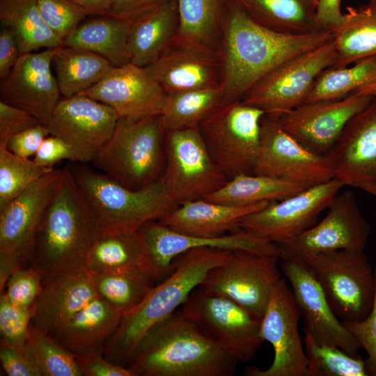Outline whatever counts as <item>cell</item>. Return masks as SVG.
I'll return each instance as SVG.
<instances>
[{"instance_id":"55","label":"cell","mask_w":376,"mask_h":376,"mask_svg":"<svg viewBox=\"0 0 376 376\" xmlns=\"http://www.w3.org/2000/svg\"><path fill=\"white\" fill-rule=\"evenodd\" d=\"M341 0H318V18L324 29H330L342 19Z\"/></svg>"},{"instance_id":"32","label":"cell","mask_w":376,"mask_h":376,"mask_svg":"<svg viewBox=\"0 0 376 376\" xmlns=\"http://www.w3.org/2000/svg\"><path fill=\"white\" fill-rule=\"evenodd\" d=\"M329 30L337 52L332 68H343L376 56V0L347 7L341 21Z\"/></svg>"},{"instance_id":"39","label":"cell","mask_w":376,"mask_h":376,"mask_svg":"<svg viewBox=\"0 0 376 376\" xmlns=\"http://www.w3.org/2000/svg\"><path fill=\"white\" fill-rule=\"evenodd\" d=\"M376 82V56L343 68H328L315 79L305 102L345 97Z\"/></svg>"},{"instance_id":"4","label":"cell","mask_w":376,"mask_h":376,"mask_svg":"<svg viewBox=\"0 0 376 376\" xmlns=\"http://www.w3.org/2000/svg\"><path fill=\"white\" fill-rule=\"evenodd\" d=\"M231 250L194 248L180 254L169 276L154 285L143 300L124 313L109 340L103 356L114 364L127 367L132 352L146 333L182 306L207 273L226 263Z\"/></svg>"},{"instance_id":"46","label":"cell","mask_w":376,"mask_h":376,"mask_svg":"<svg viewBox=\"0 0 376 376\" xmlns=\"http://www.w3.org/2000/svg\"><path fill=\"white\" fill-rule=\"evenodd\" d=\"M42 286L43 279L39 270L32 265H25L13 272L3 293L12 303L31 307L33 306Z\"/></svg>"},{"instance_id":"41","label":"cell","mask_w":376,"mask_h":376,"mask_svg":"<svg viewBox=\"0 0 376 376\" xmlns=\"http://www.w3.org/2000/svg\"><path fill=\"white\" fill-rule=\"evenodd\" d=\"M304 343L309 376H368L365 361L359 356L352 357L338 347L320 345L308 334Z\"/></svg>"},{"instance_id":"2","label":"cell","mask_w":376,"mask_h":376,"mask_svg":"<svg viewBox=\"0 0 376 376\" xmlns=\"http://www.w3.org/2000/svg\"><path fill=\"white\" fill-rule=\"evenodd\" d=\"M101 229L68 166L35 234L26 263L43 282L85 267L86 256Z\"/></svg>"},{"instance_id":"56","label":"cell","mask_w":376,"mask_h":376,"mask_svg":"<svg viewBox=\"0 0 376 376\" xmlns=\"http://www.w3.org/2000/svg\"><path fill=\"white\" fill-rule=\"evenodd\" d=\"M86 16H108L113 0H66Z\"/></svg>"},{"instance_id":"6","label":"cell","mask_w":376,"mask_h":376,"mask_svg":"<svg viewBox=\"0 0 376 376\" xmlns=\"http://www.w3.org/2000/svg\"><path fill=\"white\" fill-rule=\"evenodd\" d=\"M165 136L160 115L138 120L119 118L93 163L123 186L132 190L144 189L164 174Z\"/></svg>"},{"instance_id":"14","label":"cell","mask_w":376,"mask_h":376,"mask_svg":"<svg viewBox=\"0 0 376 376\" xmlns=\"http://www.w3.org/2000/svg\"><path fill=\"white\" fill-rule=\"evenodd\" d=\"M253 175L308 187L334 178L326 156L311 151L288 134L279 116L266 113L260 123V147Z\"/></svg>"},{"instance_id":"49","label":"cell","mask_w":376,"mask_h":376,"mask_svg":"<svg viewBox=\"0 0 376 376\" xmlns=\"http://www.w3.org/2000/svg\"><path fill=\"white\" fill-rule=\"evenodd\" d=\"M40 123L28 112L0 100V145L16 134Z\"/></svg>"},{"instance_id":"44","label":"cell","mask_w":376,"mask_h":376,"mask_svg":"<svg viewBox=\"0 0 376 376\" xmlns=\"http://www.w3.org/2000/svg\"><path fill=\"white\" fill-rule=\"evenodd\" d=\"M33 306L24 307L12 303L3 294L0 297V333L1 340L12 344L26 343Z\"/></svg>"},{"instance_id":"18","label":"cell","mask_w":376,"mask_h":376,"mask_svg":"<svg viewBox=\"0 0 376 376\" xmlns=\"http://www.w3.org/2000/svg\"><path fill=\"white\" fill-rule=\"evenodd\" d=\"M327 209L320 222L292 241L279 244L281 260L335 249L364 251L370 228L359 210L353 192L338 193Z\"/></svg>"},{"instance_id":"8","label":"cell","mask_w":376,"mask_h":376,"mask_svg":"<svg viewBox=\"0 0 376 376\" xmlns=\"http://www.w3.org/2000/svg\"><path fill=\"white\" fill-rule=\"evenodd\" d=\"M265 114L237 100L219 104L201 123L199 129L212 157L229 180L253 174Z\"/></svg>"},{"instance_id":"37","label":"cell","mask_w":376,"mask_h":376,"mask_svg":"<svg viewBox=\"0 0 376 376\" xmlns=\"http://www.w3.org/2000/svg\"><path fill=\"white\" fill-rule=\"evenodd\" d=\"M308 187L279 178L241 174L230 179L221 188L207 195L203 199L214 203L242 206L263 201H279Z\"/></svg>"},{"instance_id":"10","label":"cell","mask_w":376,"mask_h":376,"mask_svg":"<svg viewBox=\"0 0 376 376\" xmlns=\"http://www.w3.org/2000/svg\"><path fill=\"white\" fill-rule=\"evenodd\" d=\"M338 58L334 40L293 57L260 79L241 100L266 114L280 116L305 102L319 74Z\"/></svg>"},{"instance_id":"13","label":"cell","mask_w":376,"mask_h":376,"mask_svg":"<svg viewBox=\"0 0 376 376\" xmlns=\"http://www.w3.org/2000/svg\"><path fill=\"white\" fill-rule=\"evenodd\" d=\"M343 186L333 178L291 197L270 202L262 210L242 217L238 228L277 244H286L317 224L320 214Z\"/></svg>"},{"instance_id":"15","label":"cell","mask_w":376,"mask_h":376,"mask_svg":"<svg viewBox=\"0 0 376 376\" xmlns=\"http://www.w3.org/2000/svg\"><path fill=\"white\" fill-rule=\"evenodd\" d=\"M62 174L63 170L53 169L0 210V263L13 269L28 265L27 256L35 234Z\"/></svg>"},{"instance_id":"48","label":"cell","mask_w":376,"mask_h":376,"mask_svg":"<svg viewBox=\"0 0 376 376\" xmlns=\"http://www.w3.org/2000/svg\"><path fill=\"white\" fill-rule=\"evenodd\" d=\"M376 276V265L375 266ZM368 354L365 367L368 376H376V295L370 314L359 321H342Z\"/></svg>"},{"instance_id":"16","label":"cell","mask_w":376,"mask_h":376,"mask_svg":"<svg viewBox=\"0 0 376 376\" xmlns=\"http://www.w3.org/2000/svg\"><path fill=\"white\" fill-rule=\"evenodd\" d=\"M119 116L109 106L83 94L63 97L47 123L50 135L73 150L75 162H93L111 136Z\"/></svg>"},{"instance_id":"22","label":"cell","mask_w":376,"mask_h":376,"mask_svg":"<svg viewBox=\"0 0 376 376\" xmlns=\"http://www.w3.org/2000/svg\"><path fill=\"white\" fill-rule=\"evenodd\" d=\"M326 157L334 178L370 192L376 183V97L348 121Z\"/></svg>"},{"instance_id":"5","label":"cell","mask_w":376,"mask_h":376,"mask_svg":"<svg viewBox=\"0 0 376 376\" xmlns=\"http://www.w3.org/2000/svg\"><path fill=\"white\" fill-rule=\"evenodd\" d=\"M68 167L102 233L137 231L178 205L162 178L144 189L132 190L86 166Z\"/></svg>"},{"instance_id":"54","label":"cell","mask_w":376,"mask_h":376,"mask_svg":"<svg viewBox=\"0 0 376 376\" xmlns=\"http://www.w3.org/2000/svg\"><path fill=\"white\" fill-rule=\"evenodd\" d=\"M21 55L13 31L2 26L0 31V79L11 71Z\"/></svg>"},{"instance_id":"20","label":"cell","mask_w":376,"mask_h":376,"mask_svg":"<svg viewBox=\"0 0 376 376\" xmlns=\"http://www.w3.org/2000/svg\"><path fill=\"white\" fill-rule=\"evenodd\" d=\"M373 98L354 93L338 100L306 102L279 118L283 128L300 143L326 156L348 121Z\"/></svg>"},{"instance_id":"17","label":"cell","mask_w":376,"mask_h":376,"mask_svg":"<svg viewBox=\"0 0 376 376\" xmlns=\"http://www.w3.org/2000/svg\"><path fill=\"white\" fill-rule=\"evenodd\" d=\"M300 315L292 289L281 279L261 318L260 336L274 352L272 365L265 370L251 368L250 376H309L308 360L298 330Z\"/></svg>"},{"instance_id":"9","label":"cell","mask_w":376,"mask_h":376,"mask_svg":"<svg viewBox=\"0 0 376 376\" xmlns=\"http://www.w3.org/2000/svg\"><path fill=\"white\" fill-rule=\"evenodd\" d=\"M181 306L186 318L238 362L252 359L264 341L261 319L226 297L198 286Z\"/></svg>"},{"instance_id":"21","label":"cell","mask_w":376,"mask_h":376,"mask_svg":"<svg viewBox=\"0 0 376 376\" xmlns=\"http://www.w3.org/2000/svg\"><path fill=\"white\" fill-rule=\"evenodd\" d=\"M56 48L21 54L0 83L1 101L28 112L44 125H47L61 100L52 71Z\"/></svg>"},{"instance_id":"23","label":"cell","mask_w":376,"mask_h":376,"mask_svg":"<svg viewBox=\"0 0 376 376\" xmlns=\"http://www.w3.org/2000/svg\"><path fill=\"white\" fill-rule=\"evenodd\" d=\"M145 241L158 279L169 275L173 262L180 254L194 248L213 247L228 250L276 255L281 257L279 244L255 236L244 230L217 237L191 236L175 231L157 221L144 224L139 230Z\"/></svg>"},{"instance_id":"19","label":"cell","mask_w":376,"mask_h":376,"mask_svg":"<svg viewBox=\"0 0 376 376\" xmlns=\"http://www.w3.org/2000/svg\"><path fill=\"white\" fill-rule=\"evenodd\" d=\"M281 269L289 281L304 334L320 345L338 347L352 357L361 348L358 340L339 321L326 296L304 263L298 258L282 259Z\"/></svg>"},{"instance_id":"50","label":"cell","mask_w":376,"mask_h":376,"mask_svg":"<svg viewBox=\"0 0 376 376\" xmlns=\"http://www.w3.org/2000/svg\"><path fill=\"white\" fill-rule=\"evenodd\" d=\"M49 135L47 125L39 123L13 136L7 143V148L19 157L29 159Z\"/></svg>"},{"instance_id":"42","label":"cell","mask_w":376,"mask_h":376,"mask_svg":"<svg viewBox=\"0 0 376 376\" xmlns=\"http://www.w3.org/2000/svg\"><path fill=\"white\" fill-rule=\"evenodd\" d=\"M53 167L42 166L33 160L10 152L0 145V210L29 185L49 173Z\"/></svg>"},{"instance_id":"12","label":"cell","mask_w":376,"mask_h":376,"mask_svg":"<svg viewBox=\"0 0 376 376\" xmlns=\"http://www.w3.org/2000/svg\"><path fill=\"white\" fill-rule=\"evenodd\" d=\"M280 258L234 250L224 264L211 269L199 285L226 297L261 319L281 278Z\"/></svg>"},{"instance_id":"47","label":"cell","mask_w":376,"mask_h":376,"mask_svg":"<svg viewBox=\"0 0 376 376\" xmlns=\"http://www.w3.org/2000/svg\"><path fill=\"white\" fill-rule=\"evenodd\" d=\"M0 359L9 376H41L36 359L27 342L17 345L1 339Z\"/></svg>"},{"instance_id":"58","label":"cell","mask_w":376,"mask_h":376,"mask_svg":"<svg viewBox=\"0 0 376 376\" xmlns=\"http://www.w3.org/2000/svg\"><path fill=\"white\" fill-rule=\"evenodd\" d=\"M369 194H372V195H373V196H375L376 197V183L373 187V188L370 191Z\"/></svg>"},{"instance_id":"11","label":"cell","mask_w":376,"mask_h":376,"mask_svg":"<svg viewBox=\"0 0 376 376\" xmlns=\"http://www.w3.org/2000/svg\"><path fill=\"white\" fill-rule=\"evenodd\" d=\"M162 177L175 203L203 198L229 179L212 157L199 127L166 132Z\"/></svg>"},{"instance_id":"26","label":"cell","mask_w":376,"mask_h":376,"mask_svg":"<svg viewBox=\"0 0 376 376\" xmlns=\"http://www.w3.org/2000/svg\"><path fill=\"white\" fill-rule=\"evenodd\" d=\"M98 295L91 272L82 267L43 282L33 304L31 324L54 334Z\"/></svg>"},{"instance_id":"45","label":"cell","mask_w":376,"mask_h":376,"mask_svg":"<svg viewBox=\"0 0 376 376\" xmlns=\"http://www.w3.org/2000/svg\"><path fill=\"white\" fill-rule=\"evenodd\" d=\"M36 2L46 24L63 41L86 17L66 0H36Z\"/></svg>"},{"instance_id":"34","label":"cell","mask_w":376,"mask_h":376,"mask_svg":"<svg viewBox=\"0 0 376 376\" xmlns=\"http://www.w3.org/2000/svg\"><path fill=\"white\" fill-rule=\"evenodd\" d=\"M130 25L131 22L98 16L80 24L63 40V45L91 51L113 67H120L131 63L128 50Z\"/></svg>"},{"instance_id":"43","label":"cell","mask_w":376,"mask_h":376,"mask_svg":"<svg viewBox=\"0 0 376 376\" xmlns=\"http://www.w3.org/2000/svg\"><path fill=\"white\" fill-rule=\"evenodd\" d=\"M27 343L36 359L41 376H83L75 356L51 334L31 324Z\"/></svg>"},{"instance_id":"1","label":"cell","mask_w":376,"mask_h":376,"mask_svg":"<svg viewBox=\"0 0 376 376\" xmlns=\"http://www.w3.org/2000/svg\"><path fill=\"white\" fill-rule=\"evenodd\" d=\"M221 36L220 104L241 100L282 63L333 40L329 29L300 35L273 31L253 20L233 0H228Z\"/></svg>"},{"instance_id":"40","label":"cell","mask_w":376,"mask_h":376,"mask_svg":"<svg viewBox=\"0 0 376 376\" xmlns=\"http://www.w3.org/2000/svg\"><path fill=\"white\" fill-rule=\"evenodd\" d=\"M91 274L98 296L123 314L138 306L154 286V280L146 275L93 272Z\"/></svg>"},{"instance_id":"51","label":"cell","mask_w":376,"mask_h":376,"mask_svg":"<svg viewBox=\"0 0 376 376\" xmlns=\"http://www.w3.org/2000/svg\"><path fill=\"white\" fill-rule=\"evenodd\" d=\"M75 358L83 376H134L128 368L109 362L102 354Z\"/></svg>"},{"instance_id":"53","label":"cell","mask_w":376,"mask_h":376,"mask_svg":"<svg viewBox=\"0 0 376 376\" xmlns=\"http://www.w3.org/2000/svg\"><path fill=\"white\" fill-rule=\"evenodd\" d=\"M170 0H113L108 16L132 22Z\"/></svg>"},{"instance_id":"24","label":"cell","mask_w":376,"mask_h":376,"mask_svg":"<svg viewBox=\"0 0 376 376\" xmlns=\"http://www.w3.org/2000/svg\"><path fill=\"white\" fill-rule=\"evenodd\" d=\"M81 94L109 106L119 118L131 120L160 115L166 96L145 68L132 63L113 67Z\"/></svg>"},{"instance_id":"25","label":"cell","mask_w":376,"mask_h":376,"mask_svg":"<svg viewBox=\"0 0 376 376\" xmlns=\"http://www.w3.org/2000/svg\"><path fill=\"white\" fill-rule=\"evenodd\" d=\"M145 69L166 94L217 87L221 84L219 53L178 43L173 40Z\"/></svg>"},{"instance_id":"33","label":"cell","mask_w":376,"mask_h":376,"mask_svg":"<svg viewBox=\"0 0 376 376\" xmlns=\"http://www.w3.org/2000/svg\"><path fill=\"white\" fill-rule=\"evenodd\" d=\"M178 29L173 40L219 53L226 16L224 0H176Z\"/></svg>"},{"instance_id":"27","label":"cell","mask_w":376,"mask_h":376,"mask_svg":"<svg viewBox=\"0 0 376 376\" xmlns=\"http://www.w3.org/2000/svg\"><path fill=\"white\" fill-rule=\"evenodd\" d=\"M270 202L248 205H230L203 198L179 204L159 219L161 224L178 233L196 237H217L234 232L244 216L260 210Z\"/></svg>"},{"instance_id":"57","label":"cell","mask_w":376,"mask_h":376,"mask_svg":"<svg viewBox=\"0 0 376 376\" xmlns=\"http://www.w3.org/2000/svg\"><path fill=\"white\" fill-rule=\"evenodd\" d=\"M354 93L359 95H370L372 97H376V82L359 88Z\"/></svg>"},{"instance_id":"52","label":"cell","mask_w":376,"mask_h":376,"mask_svg":"<svg viewBox=\"0 0 376 376\" xmlns=\"http://www.w3.org/2000/svg\"><path fill=\"white\" fill-rule=\"evenodd\" d=\"M33 159L42 166L53 167L61 160L75 162V157L73 150L64 141L49 135L42 141Z\"/></svg>"},{"instance_id":"35","label":"cell","mask_w":376,"mask_h":376,"mask_svg":"<svg viewBox=\"0 0 376 376\" xmlns=\"http://www.w3.org/2000/svg\"><path fill=\"white\" fill-rule=\"evenodd\" d=\"M52 65L63 97L81 94L102 80L113 68L95 53L65 45L56 49Z\"/></svg>"},{"instance_id":"29","label":"cell","mask_w":376,"mask_h":376,"mask_svg":"<svg viewBox=\"0 0 376 376\" xmlns=\"http://www.w3.org/2000/svg\"><path fill=\"white\" fill-rule=\"evenodd\" d=\"M85 267L97 274H139L158 279L139 230L101 233L86 256Z\"/></svg>"},{"instance_id":"3","label":"cell","mask_w":376,"mask_h":376,"mask_svg":"<svg viewBox=\"0 0 376 376\" xmlns=\"http://www.w3.org/2000/svg\"><path fill=\"white\" fill-rule=\"evenodd\" d=\"M175 312L153 325L137 343L127 365L134 376L234 375L238 361Z\"/></svg>"},{"instance_id":"30","label":"cell","mask_w":376,"mask_h":376,"mask_svg":"<svg viewBox=\"0 0 376 376\" xmlns=\"http://www.w3.org/2000/svg\"><path fill=\"white\" fill-rule=\"evenodd\" d=\"M178 26L176 0L131 22L128 36L130 62L146 68L155 61L170 45Z\"/></svg>"},{"instance_id":"36","label":"cell","mask_w":376,"mask_h":376,"mask_svg":"<svg viewBox=\"0 0 376 376\" xmlns=\"http://www.w3.org/2000/svg\"><path fill=\"white\" fill-rule=\"evenodd\" d=\"M0 21L13 31L21 54L63 45L43 19L36 0H0Z\"/></svg>"},{"instance_id":"38","label":"cell","mask_w":376,"mask_h":376,"mask_svg":"<svg viewBox=\"0 0 376 376\" xmlns=\"http://www.w3.org/2000/svg\"><path fill=\"white\" fill-rule=\"evenodd\" d=\"M220 86L166 94L160 114L166 132L199 127L202 121L221 104Z\"/></svg>"},{"instance_id":"28","label":"cell","mask_w":376,"mask_h":376,"mask_svg":"<svg viewBox=\"0 0 376 376\" xmlns=\"http://www.w3.org/2000/svg\"><path fill=\"white\" fill-rule=\"evenodd\" d=\"M123 313L98 297L52 335L75 356L104 354Z\"/></svg>"},{"instance_id":"31","label":"cell","mask_w":376,"mask_h":376,"mask_svg":"<svg viewBox=\"0 0 376 376\" xmlns=\"http://www.w3.org/2000/svg\"><path fill=\"white\" fill-rule=\"evenodd\" d=\"M253 20L273 31L300 35L324 30L318 18V0H233Z\"/></svg>"},{"instance_id":"7","label":"cell","mask_w":376,"mask_h":376,"mask_svg":"<svg viewBox=\"0 0 376 376\" xmlns=\"http://www.w3.org/2000/svg\"><path fill=\"white\" fill-rule=\"evenodd\" d=\"M322 289L343 321H359L371 312L376 276L362 250L335 249L299 258Z\"/></svg>"}]
</instances>
